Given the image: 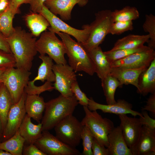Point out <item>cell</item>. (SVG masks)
Listing matches in <instances>:
<instances>
[{"label": "cell", "mask_w": 155, "mask_h": 155, "mask_svg": "<svg viewBox=\"0 0 155 155\" xmlns=\"http://www.w3.org/2000/svg\"><path fill=\"white\" fill-rule=\"evenodd\" d=\"M16 61V67L30 71L37 51L36 38L20 27H15L13 33L6 38Z\"/></svg>", "instance_id": "6da1fadb"}, {"label": "cell", "mask_w": 155, "mask_h": 155, "mask_svg": "<svg viewBox=\"0 0 155 155\" xmlns=\"http://www.w3.org/2000/svg\"><path fill=\"white\" fill-rule=\"evenodd\" d=\"M78 104L74 94L67 97L60 94L46 102L44 114L41 119L42 131L52 129L66 117L73 115Z\"/></svg>", "instance_id": "7a4b0ae2"}, {"label": "cell", "mask_w": 155, "mask_h": 155, "mask_svg": "<svg viewBox=\"0 0 155 155\" xmlns=\"http://www.w3.org/2000/svg\"><path fill=\"white\" fill-rule=\"evenodd\" d=\"M57 34L63 42L68 57L69 65L75 72L83 71L90 75L95 73V67L88 51L81 43L72 39L70 35L60 32Z\"/></svg>", "instance_id": "3957f363"}, {"label": "cell", "mask_w": 155, "mask_h": 155, "mask_svg": "<svg viewBox=\"0 0 155 155\" xmlns=\"http://www.w3.org/2000/svg\"><path fill=\"white\" fill-rule=\"evenodd\" d=\"M85 116L81 122L87 127L94 137L106 147L108 146V136L114 127L113 122L107 118H103L96 111H91L87 106H84Z\"/></svg>", "instance_id": "277c9868"}, {"label": "cell", "mask_w": 155, "mask_h": 155, "mask_svg": "<svg viewBox=\"0 0 155 155\" xmlns=\"http://www.w3.org/2000/svg\"><path fill=\"white\" fill-rule=\"evenodd\" d=\"M111 13V10L106 9L95 13V19L90 25L88 38L84 43L82 44L88 51L99 46L109 34L110 27L113 22Z\"/></svg>", "instance_id": "5b68a950"}, {"label": "cell", "mask_w": 155, "mask_h": 155, "mask_svg": "<svg viewBox=\"0 0 155 155\" xmlns=\"http://www.w3.org/2000/svg\"><path fill=\"white\" fill-rule=\"evenodd\" d=\"M36 47L40 55L47 54L56 64H67L64 56L66 54L65 45L54 32L49 30L42 33L36 40Z\"/></svg>", "instance_id": "8992f818"}, {"label": "cell", "mask_w": 155, "mask_h": 155, "mask_svg": "<svg viewBox=\"0 0 155 155\" xmlns=\"http://www.w3.org/2000/svg\"><path fill=\"white\" fill-rule=\"evenodd\" d=\"M15 67L7 68L1 80V82L9 92L13 104L17 103L22 97L31 74L30 71Z\"/></svg>", "instance_id": "52a82bcc"}, {"label": "cell", "mask_w": 155, "mask_h": 155, "mask_svg": "<svg viewBox=\"0 0 155 155\" xmlns=\"http://www.w3.org/2000/svg\"><path fill=\"white\" fill-rule=\"evenodd\" d=\"M83 127L75 117L73 115H69L54 127L55 136L67 145L76 148L80 142Z\"/></svg>", "instance_id": "ba28073f"}, {"label": "cell", "mask_w": 155, "mask_h": 155, "mask_svg": "<svg viewBox=\"0 0 155 155\" xmlns=\"http://www.w3.org/2000/svg\"><path fill=\"white\" fill-rule=\"evenodd\" d=\"M39 13L43 15L49 23V30L55 33L60 32L71 36L81 44L84 43L88 39L90 32V25H84L82 30L74 28L53 13L44 5Z\"/></svg>", "instance_id": "9c48e42d"}, {"label": "cell", "mask_w": 155, "mask_h": 155, "mask_svg": "<svg viewBox=\"0 0 155 155\" xmlns=\"http://www.w3.org/2000/svg\"><path fill=\"white\" fill-rule=\"evenodd\" d=\"M34 144L46 155L82 154L75 148L63 143L48 131H42L41 137Z\"/></svg>", "instance_id": "30bf717a"}, {"label": "cell", "mask_w": 155, "mask_h": 155, "mask_svg": "<svg viewBox=\"0 0 155 155\" xmlns=\"http://www.w3.org/2000/svg\"><path fill=\"white\" fill-rule=\"evenodd\" d=\"M53 70L55 75L53 87L63 96H72L71 87L72 83L77 80L76 75L71 67L67 64H54Z\"/></svg>", "instance_id": "8fae6325"}, {"label": "cell", "mask_w": 155, "mask_h": 155, "mask_svg": "<svg viewBox=\"0 0 155 155\" xmlns=\"http://www.w3.org/2000/svg\"><path fill=\"white\" fill-rule=\"evenodd\" d=\"M26 95L24 92L20 100L10 108L2 133L4 141L12 136L19 128L26 113L24 104Z\"/></svg>", "instance_id": "7c38bea8"}, {"label": "cell", "mask_w": 155, "mask_h": 155, "mask_svg": "<svg viewBox=\"0 0 155 155\" xmlns=\"http://www.w3.org/2000/svg\"><path fill=\"white\" fill-rule=\"evenodd\" d=\"M155 59L154 49H148L135 53L123 59L111 63V67H121L138 68L148 67Z\"/></svg>", "instance_id": "4fadbf2b"}, {"label": "cell", "mask_w": 155, "mask_h": 155, "mask_svg": "<svg viewBox=\"0 0 155 155\" xmlns=\"http://www.w3.org/2000/svg\"><path fill=\"white\" fill-rule=\"evenodd\" d=\"M120 126L124 138L130 149L136 143L140 137L142 125L139 118L128 117L127 114L119 115Z\"/></svg>", "instance_id": "5bb4252c"}, {"label": "cell", "mask_w": 155, "mask_h": 155, "mask_svg": "<svg viewBox=\"0 0 155 155\" xmlns=\"http://www.w3.org/2000/svg\"><path fill=\"white\" fill-rule=\"evenodd\" d=\"M87 107L91 111L100 110L104 113H113L118 115L130 114L134 117L142 116L141 113L132 110V104L124 99H119L114 104H104L96 102L90 97Z\"/></svg>", "instance_id": "9a60e30c"}, {"label": "cell", "mask_w": 155, "mask_h": 155, "mask_svg": "<svg viewBox=\"0 0 155 155\" xmlns=\"http://www.w3.org/2000/svg\"><path fill=\"white\" fill-rule=\"evenodd\" d=\"M130 150L132 155H155V129L143 125L138 140Z\"/></svg>", "instance_id": "2e32d148"}, {"label": "cell", "mask_w": 155, "mask_h": 155, "mask_svg": "<svg viewBox=\"0 0 155 155\" xmlns=\"http://www.w3.org/2000/svg\"><path fill=\"white\" fill-rule=\"evenodd\" d=\"M88 0H47L44 5L53 13L59 15L63 20H70L71 11L74 6L78 4L80 7L85 6Z\"/></svg>", "instance_id": "e0dca14e"}, {"label": "cell", "mask_w": 155, "mask_h": 155, "mask_svg": "<svg viewBox=\"0 0 155 155\" xmlns=\"http://www.w3.org/2000/svg\"><path fill=\"white\" fill-rule=\"evenodd\" d=\"M109 155H132L127 146L120 126L115 127L108 136Z\"/></svg>", "instance_id": "ac0fdd59"}, {"label": "cell", "mask_w": 155, "mask_h": 155, "mask_svg": "<svg viewBox=\"0 0 155 155\" xmlns=\"http://www.w3.org/2000/svg\"><path fill=\"white\" fill-rule=\"evenodd\" d=\"M147 68L146 67L138 68L111 67L110 74L119 81L121 87L124 84H131L137 88L138 77L141 73Z\"/></svg>", "instance_id": "d6986e66"}, {"label": "cell", "mask_w": 155, "mask_h": 155, "mask_svg": "<svg viewBox=\"0 0 155 155\" xmlns=\"http://www.w3.org/2000/svg\"><path fill=\"white\" fill-rule=\"evenodd\" d=\"M137 92L144 96L155 92V59L140 75Z\"/></svg>", "instance_id": "ffe728a7"}, {"label": "cell", "mask_w": 155, "mask_h": 155, "mask_svg": "<svg viewBox=\"0 0 155 155\" xmlns=\"http://www.w3.org/2000/svg\"><path fill=\"white\" fill-rule=\"evenodd\" d=\"M88 51L94 65L95 73L101 80H104L110 73L111 68L110 63L100 46Z\"/></svg>", "instance_id": "44dd1931"}, {"label": "cell", "mask_w": 155, "mask_h": 155, "mask_svg": "<svg viewBox=\"0 0 155 155\" xmlns=\"http://www.w3.org/2000/svg\"><path fill=\"white\" fill-rule=\"evenodd\" d=\"M31 118L26 114L18 129L27 145L34 144L41 137L42 132L41 123L34 124L31 122Z\"/></svg>", "instance_id": "7402d4cb"}, {"label": "cell", "mask_w": 155, "mask_h": 155, "mask_svg": "<svg viewBox=\"0 0 155 155\" xmlns=\"http://www.w3.org/2000/svg\"><path fill=\"white\" fill-rule=\"evenodd\" d=\"M45 103L43 98L39 95L27 94L24 104L26 113L30 117L40 123L45 110Z\"/></svg>", "instance_id": "603a6c76"}, {"label": "cell", "mask_w": 155, "mask_h": 155, "mask_svg": "<svg viewBox=\"0 0 155 155\" xmlns=\"http://www.w3.org/2000/svg\"><path fill=\"white\" fill-rule=\"evenodd\" d=\"M26 24L34 37H38L50 26L46 18L39 13L33 12L24 17Z\"/></svg>", "instance_id": "cb8c5ba5"}, {"label": "cell", "mask_w": 155, "mask_h": 155, "mask_svg": "<svg viewBox=\"0 0 155 155\" xmlns=\"http://www.w3.org/2000/svg\"><path fill=\"white\" fill-rule=\"evenodd\" d=\"M39 58L42 62L38 68L37 75L31 81L33 83L38 80L42 82L45 81L54 82L55 75L53 70L54 64L53 60L45 55H40Z\"/></svg>", "instance_id": "d4e9b609"}, {"label": "cell", "mask_w": 155, "mask_h": 155, "mask_svg": "<svg viewBox=\"0 0 155 155\" xmlns=\"http://www.w3.org/2000/svg\"><path fill=\"white\" fill-rule=\"evenodd\" d=\"M149 36L147 35L129 34L118 40L110 50L131 49L138 47L148 42Z\"/></svg>", "instance_id": "484cf974"}, {"label": "cell", "mask_w": 155, "mask_h": 155, "mask_svg": "<svg viewBox=\"0 0 155 155\" xmlns=\"http://www.w3.org/2000/svg\"><path fill=\"white\" fill-rule=\"evenodd\" d=\"M25 142L18 129L12 136L0 142V149L7 151L11 155H22Z\"/></svg>", "instance_id": "4316f807"}, {"label": "cell", "mask_w": 155, "mask_h": 155, "mask_svg": "<svg viewBox=\"0 0 155 155\" xmlns=\"http://www.w3.org/2000/svg\"><path fill=\"white\" fill-rule=\"evenodd\" d=\"M101 81L107 104H111L115 103L116 102L115 99L116 90L118 87H121L120 82L110 74Z\"/></svg>", "instance_id": "83f0119b"}, {"label": "cell", "mask_w": 155, "mask_h": 155, "mask_svg": "<svg viewBox=\"0 0 155 155\" xmlns=\"http://www.w3.org/2000/svg\"><path fill=\"white\" fill-rule=\"evenodd\" d=\"M13 104L11 96L5 86H0V119L3 131L5 126L8 114Z\"/></svg>", "instance_id": "f1b7e54d"}, {"label": "cell", "mask_w": 155, "mask_h": 155, "mask_svg": "<svg viewBox=\"0 0 155 155\" xmlns=\"http://www.w3.org/2000/svg\"><path fill=\"white\" fill-rule=\"evenodd\" d=\"M16 14L9 5L7 10L0 15V32L6 38L9 36L14 30L13 21Z\"/></svg>", "instance_id": "f546056e"}, {"label": "cell", "mask_w": 155, "mask_h": 155, "mask_svg": "<svg viewBox=\"0 0 155 155\" xmlns=\"http://www.w3.org/2000/svg\"><path fill=\"white\" fill-rule=\"evenodd\" d=\"M113 22L116 21H132L138 18L139 13L136 7L127 6L121 9L112 11Z\"/></svg>", "instance_id": "4dcf8cb0"}, {"label": "cell", "mask_w": 155, "mask_h": 155, "mask_svg": "<svg viewBox=\"0 0 155 155\" xmlns=\"http://www.w3.org/2000/svg\"><path fill=\"white\" fill-rule=\"evenodd\" d=\"M148 46L143 45L131 49H122L104 52L107 59L110 63L114 61L124 58L129 55L137 52L150 49Z\"/></svg>", "instance_id": "1f68e13d"}, {"label": "cell", "mask_w": 155, "mask_h": 155, "mask_svg": "<svg viewBox=\"0 0 155 155\" xmlns=\"http://www.w3.org/2000/svg\"><path fill=\"white\" fill-rule=\"evenodd\" d=\"M145 21L142 27L144 32L148 33L149 39L147 42L148 46L155 49V16L150 13L145 15Z\"/></svg>", "instance_id": "d6a6232c"}, {"label": "cell", "mask_w": 155, "mask_h": 155, "mask_svg": "<svg viewBox=\"0 0 155 155\" xmlns=\"http://www.w3.org/2000/svg\"><path fill=\"white\" fill-rule=\"evenodd\" d=\"M54 89L51 82L46 81L42 85L37 86L31 81H29L25 87L24 91L27 94L39 95L46 91H51Z\"/></svg>", "instance_id": "836d02e7"}, {"label": "cell", "mask_w": 155, "mask_h": 155, "mask_svg": "<svg viewBox=\"0 0 155 155\" xmlns=\"http://www.w3.org/2000/svg\"><path fill=\"white\" fill-rule=\"evenodd\" d=\"M83 150L82 154L93 155L92 147L94 136L89 128L84 125L81 134Z\"/></svg>", "instance_id": "e575fe53"}, {"label": "cell", "mask_w": 155, "mask_h": 155, "mask_svg": "<svg viewBox=\"0 0 155 155\" xmlns=\"http://www.w3.org/2000/svg\"><path fill=\"white\" fill-rule=\"evenodd\" d=\"M133 29L132 21H116L113 22L110 27L109 34H120Z\"/></svg>", "instance_id": "d590c367"}, {"label": "cell", "mask_w": 155, "mask_h": 155, "mask_svg": "<svg viewBox=\"0 0 155 155\" xmlns=\"http://www.w3.org/2000/svg\"><path fill=\"white\" fill-rule=\"evenodd\" d=\"M71 89L78 100V104L84 106H87L89 98L80 89L77 80L73 82L71 85Z\"/></svg>", "instance_id": "8d00e7d4"}, {"label": "cell", "mask_w": 155, "mask_h": 155, "mask_svg": "<svg viewBox=\"0 0 155 155\" xmlns=\"http://www.w3.org/2000/svg\"><path fill=\"white\" fill-rule=\"evenodd\" d=\"M16 67V61L12 53L0 49V67Z\"/></svg>", "instance_id": "74e56055"}, {"label": "cell", "mask_w": 155, "mask_h": 155, "mask_svg": "<svg viewBox=\"0 0 155 155\" xmlns=\"http://www.w3.org/2000/svg\"><path fill=\"white\" fill-rule=\"evenodd\" d=\"M93 155H109L108 150L94 137L92 147Z\"/></svg>", "instance_id": "f35d334b"}, {"label": "cell", "mask_w": 155, "mask_h": 155, "mask_svg": "<svg viewBox=\"0 0 155 155\" xmlns=\"http://www.w3.org/2000/svg\"><path fill=\"white\" fill-rule=\"evenodd\" d=\"M141 113L142 116L140 117L139 119L142 125L155 129V119L150 117L146 111H142Z\"/></svg>", "instance_id": "ab89813d"}, {"label": "cell", "mask_w": 155, "mask_h": 155, "mask_svg": "<svg viewBox=\"0 0 155 155\" xmlns=\"http://www.w3.org/2000/svg\"><path fill=\"white\" fill-rule=\"evenodd\" d=\"M24 155H46L40 150L34 144L24 146L22 151Z\"/></svg>", "instance_id": "60d3db41"}, {"label": "cell", "mask_w": 155, "mask_h": 155, "mask_svg": "<svg viewBox=\"0 0 155 155\" xmlns=\"http://www.w3.org/2000/svg\"><path fill=\"white\" fill-rule=\"evenodd\" d=\"M141 110L149 111L155 117V92L151 94L146 101V104L142 107Z\"/></svg>", "instance_id": "b9f144b4"}, {"label": "cell", "mask_w": 155, "mask_h": 155, "mask_svg": "<svg viewBox=\"0 0 155 155\" xmlns=\"http://www.w3.org/2000/svg\"><path fill=\"white\" fill-rule=\"evenodd\" d=\"M47 0H28V4L32 12L39 13L42 10L44 2Z\"/></svg>", "instance_id": "7bdbcfd3"}, {"label": "cell", "mask_w": 155, "mask_h": 155, "mask_svg": "<svg viewBox=\"0 0 155 155\" xmlns=\"http://www.w3.org/2000/svg\"><path fill=\"white\" fill-rule=\"evenodd\" d=\"M28 0H11L10 5L15 11L18 13H19V8L22 4H28Z\"/></svg>", "instance_id": "ee69618b"}, {"label": "cell", "mask_w": 155, "mask_h": 155, "mask_svg": "<svg viewBox=\"0 0 155 155\" xmlns=\"http://www.w3.org/2000/svg\"><path fill=\"white\" fill-rule=\"evenodd\" d=\"M0 49L8 53H12L8 44L6 38L0 32Z\"/></svg>", "instance_id": "f6af8a7d"}, {"label": "cell", "mask_w": 155, "mask_h": 155, "mask_svg": "<svg viewBox=\"0 0 155 155\" xmlns=\"http://www.w3.org/2000/svg\"><path fill=\"white\" fill-rule=\"evenodd\" d=\"M10 3V1H0V15L8 8Z\"/></svg>", "instance_id": "bcb514c9"}, {"label": "cell", "mask_w": 155, "mask_h": 155, "mask_svg": "<svg viewBox=\"0 0 155 155\" xmlns=\"http://www.w3.org/2000/svg\"><path fill=\"white\" fill-rule=\"evenodd\" d=\"M7 68L5 67H0V82H1L2 77Z\"/></svg>", "instance_id": "7dc6e473"}, {"label": "cell", "mask_w": 155, "mask_h": 155, "mask_svg": "<svg viewBox=\"0 0 155 155\" xmlns=\"http://www.w3.org/2000/svg\"><path fill=\"white\" fill-rule=\"evenodd\" d=\"M0 155H11V154L7 151L0 149Z\"/></svg>", "instance_id": "c3c4849f"}, {"label": "cell", "mask_w": 155, "mask_h": 155, "mask_svg": "<svg viewBox=\"0 0 155 155\" xmlns=\"http://www.w3.org/2000/svg\"><path fill=\"white\" fill-rule=\"evenodd\" d=\"M3 133V129L1 120L0 119V138L1 136V134Z\"/></svg>", "instance_id": "681fc988"}, {"label": "cell", "mask_w": 155, "mask_h": 155, "mask_svg": "<svg viewBox=\"0 0 155 155\" xmlns=\"http://www.w3.org/2000/svg\"><path fill=\"white\" fill-rule=\"evenodd\" d=\"M11 0H0V1H10Z\"/></svg>", "instance_id": "f907efd6"}, {"label": "cell", "mask_w": 155, "mask_h": 155, "mask_svg": "<svg viewBox=\"0 0 155 155\" xmlns=\"http://www.w3.org/2000/svg\"><path fill=\"white\" fill-rule=\"evenodd\" d=\"M2 84V83H0V86Z\"/></svg>", "instance_id": "816d5d0a"}]
</instances>
